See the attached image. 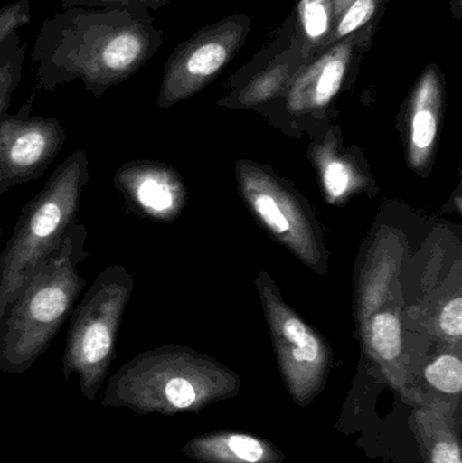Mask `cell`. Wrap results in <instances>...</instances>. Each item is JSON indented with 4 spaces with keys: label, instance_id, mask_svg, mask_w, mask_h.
I'll list each match as a JSON object with an SVG mask.
<instances>
[{
    "label": "cell",
    "instance_id": "9c48e42d",
    "mask_svg": "<svg viewBox=\"0 0 462 463\" xmlns=\"http://www.w3.org/2000/svg\"><path fill=\"white\" fill-rule=\"evenodd\" d=\"M298 13L301 26L311 43H319L330 32L333 16L331 0H301Z\"/></svg>",
    "mask_w": 462,
    "mask_h": 463
},
{
    "label": "cell",
    "instance_id": "30bf717a",
    "mask_svg": "<svg viewBox=\"0 0 462 463\" xmlns=\"http://www.w3.org/2000/svg\"><path fill=\"white\" fill-rule=\"evenodd\" d=\"M141 53V41L136 35L119 34L114 37L103 49V64L108 70L124 71L135 64Z\"/></svg>",
    "mask_w": 462,
    "mask_h": 463
},
{
    "label": "cell",
    "instance_id": "ba28073f",
    "mask_svg": "<svg viewBox=\"0 0 462 463\" xmlns=\"http://www.w3.org/2000/svg\"><path fill=\"white\" fill-rule=\"evenodd\" d=\"M372 343L385 361L398 358L401 348V323L392 313H380L372 324Z\"/></svg>",
    "mask_w": 462,
    "mask_h": 463
},
{
    "label": "cell",
    "instance_id": "3957f363",
    "mask_svg": "<svg viewBox=\"0 0 462 463\" xmlns=\"http://www.w3.org/2000/svg\"><path fill=\"white\" fill-rule=\"evenodd\" d=\"M135 280L122 264H111L95 278L73 307L62 356V375H76L87 400L97 399L116 356L117 340Z\"/></svg>",
    "mask_w": 462,
    "mask_h": 463
},
{
    "label": "cell",
    "instance_id": "ffe728a7",
    "mask_svg": "<svg viewBox=\"0 0 462 463\" xmlns=\"http://www.w3.org/2000/svg\"><path fill=\"white\" fill-rule=\"evenodd\" d=\"M353 2H354V0H331L334 11H335L336 15L338 16L342 15Z\"/></svg>",
    "mask_w": 462,
    "mask_h": 463
},
{
    "label": "cell",
    "instance_id": "6da1fadb",
    "mask_svg": "<svg viewBox=\"0 0 462 463\" xmlns=\"http://www.w3.org/2000/svg\"><path fill=\"white\" fill-rule=\"evenodd\" d=\"M87 239L86 225L76 222L5 310L0 323V373L24 374L59 335L86 286L78 269L90 255Z\"/></svg>",
    "mask_w": 462,
    "mask_h": 463
},
{
    "label": "cell",
    "instance_id": "9a60e30c",
    "mask_svg": "<svg viewBox=\"0 0 462 463\" xmlns=\"http://www.w3.org/2000/svg\"><path fill=\"white\" fill-rule=\"evenodd\" d=\"M255 208H257L260 217L265 220L266 224L277 233H285L289 230V222H288L287 217L284 216L273 198L269 197V195H258L255 198Z\"/></svg>",
    "mask_w": 462,
    "mask_h": 463
},
{
    "label": "cell",
    "instance_id": "e0dca14e",
    "mask_svg": "<svg viewBox=\"0 0 462 463\" xmlns=\"http://www.w3.org/2000/svg\"><path fill=\"white\" fill-rule=\"evenodd\" d=\"M441 328L449 336H461L462 334V298L452 299L441 315Z\"/></svg>",
    "mask_w": 462,
    "mask_h": 463
},
{
    "label": "cell",
    "instance_id": "5b68a950",
    "mask_svg": "<svg viewBox=\"0 0 462 463\" xmlns=\"http://www.w3.org/2000/svg\"><path fill=\"white\" fill-rule=\"evenodd\" d=\"M113 182L130 213L165 220L178 209V184L165 165L140 160L124 163L114 174Z\"/></svg>",
    "mask_w": 462,
    "mask_h": 463
},
{
    "label": "cell",
    "instance_id": "2e32d148",
    "mask_svg": "<svg viewBox=\"0 0 462 463\" xmlns=\"http://www.w3.org/2000/svg\"><path fill=\"white\" fill-rule=\"evenodd\" d=\"M228 445L232 453L243 461L259 462L263 457V449L260 443L246 435H233Z\"/></svg>",
    "mask_w": 462,
    "mask_h": 463
},
{
    "label": "cell",
    "instance_id": "5bb4252c",
    "mask_svg": "<svg viewBox=\"0 0 462 463\" xmlns=\"http://www.w3.org/2000/svg\"><path fill=\"white\" fill-rule=\"evenodd\" d=\"M437 135V119L433 111L426 108L418 109L412 118V141L418 148H428Z\"/></svg>",
    "mask_w": 462,
    "mask_h": 463
},
{
    "label": "cell",
    "instance_id": "8992f818",
    "mask_svg": "<svg viewBox=\"0 0 462 463\" xmlns=\"http://www.w3.org/2000/svg\"><path fill=\"white\" fill-rule=\"evenodd\" d=\"M241 27L230 24L208 32L194 43L181 65L178 89H192L194 84L216 75L232 56L240 43Z\"/></svg>",
    "mask_w": 462,
    "mask_h": 463
},
{
    "label": "cell",
    "instance_id": "7c38bea8",
    "mask_svg": "<svg viewBox=\"0 0 462 463\" xmlns=\"http://www.w3.org/2000/svg\"><path fill=\"white\" fill-rule=\"evenodd\" d=\"M284 335L295 348L293 356L298 362H314L319 355V343L308 331L303 321L289 317L284 324Z\"/></svg>",
    "mask_w": 462,
    "mask_h": 463
},
{
    "label": "cell",
    "instance_id": "52a82bcc",
    "mask_svg": "<svg viewBox=\"0 0 462 463\" xmlns=\"http://www.w3.org/2000/svg\"><path fill=\"white\" fill-rule=\"evenodd\" d=\"M352 43H341L315 62L296 84V95L312 106H325L335 97L346 75Z\"/></svg>",
    "mask_w": 462,
    "mask_h": 463
},
{
    "label": "cell",
    "instance_id": "ac0fdd59",
    "mask_svg": "<svg viewBox=\"0 0 462 463\" xmlns=\"http://www.w3.org/2000/svg\"><path fill=\"white\" fill-rule=\"evenodd\" d=\"M325 184L334 198L341 197L349 186V175L344 165L333 163L325 173Z\"/></svg>",
    "mask_w": 462,
    "mask_h": 463
},
{
    "label": "cell",
    "instance_id": "277c9868",
    "mask_svg": "<svg viewBox=\"0 0 462 463\" xmlns=\"http://www.w3.org/2000/svg\"><path fill=\"white\" fill-rule=\"evenodd\" d=\"M53 118L0 119V195L41 178L65 144Z\"/></svg>",
    "mask_w": 462,
    "mask_h": 463
},
{
    "label": "cell",
    "instance_id": "d6986e66",
    "mask_svg": "<svg viewBox=\"0 0 462 463\" xmlns=\"http://www.w3.org/2000/svg\"><path fill=\"white\" fill-rule=\"evenodd\" d=\"M433 463H462L460 448L455 443H439L433 451Z\"/></svg>",
    "mask_w": 462,
    "mask_h": 463
},
{
    "label": "cell",
    "instance_id": "7a4b0ae2",
    "mask_svg": "<svg viewBox=\"0 0 462 463\" xmlns=\"http://www.w3.org/2000/svg\"><path fill=\"white\" fill-rule=\"evenodd\" d=\"M90 179L86 151L72 152L45 186L22 209L0 253V323L35 272L57 252L78 222L81 194Z\"/></svg>",
    "mask_w": 462,
    "mask_h": 463
},
{
    "label": "cell",
    "instance_id": "44dd1931",
    "mask_svg": "<svg viewBox=\"0 0 462 463\" xmlns=\"http://www.w3.org/2000/svg\"><path fill=\"white\" fill-rule=\"evenodd\" d=\"M0 240H2V231H0Z\"/></svg>",
    "mask_w": 462,
    "mask_h": 463
},
{
    "label": "cell",
    "instance_id": "8fae6325",
    "mask_svg": "<svg viewBox=\"0 0 462 463\" xmlns=\"http://www.w3.org/2000/svg\"><path fill=\"white\" fill-rule=\"evenodd\" d=\"M426 378L434 388L444 392V393H460L462 389V364L460 359L452 355L441 356L428 367Z\"/></svg>",
    "mask_w": 462,
    "mask_h": 463
},
{
    "label": "cell",
    "instance_id": "4fadbf2b",
    "mask_svg": "<svg viewBox=\"0 0 462 463\" xmlns=\"http://www.w3.org/2000/svg\"><path fill=\"white\" fill-rule=\"evenodd\" d=\"M376 10L377 0H354L342 14L336 35L346 37V35L357 32L360 27L371 21L372 16L376 14Z\"/></svg>",
    "mask_w": 462,
    "mask_h": 463
}]
</instances>
